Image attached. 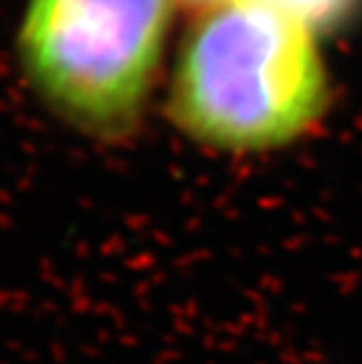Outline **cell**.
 Wrapping results in <instances>:
<instances>
[{
	"mask_svg": "<svg viewBox=\"0 0 362 364\" xmlns=\"http://www.w3.org/2000/svg\"><path fill=\"white\" fill-rule=\"evenodd\" d=\"M176 0H28L21 73L50 113L95 141L139 129L163 68Z\"/></svg>",
	"mask_w": 362,
	"mask_h": 364,
	"instance_id": "cell-2",
	"label": "cell"
},
{
	"mask_svg": "<svg viewBox=\"0 0 362 364\" xmlns=\"http://www.w3.org/2000/svg\"><path fill=\"white\" fill-rule=\"evenodd\" d=\"M275 3L302 17L320 36L346 28L362 12V0H275Z\"/></svg>",
	"mask_w": 362,
	"mask_h": 364,
	"instance_id": "cell-3",
	"label": "cell"
},
{
	"mask_svg": "<svg viewBox=\"0 0 362 364\" xmlns=\"http://www.w3.org/2000/svg\"><path fill=\"white\" fill-rule=\"evenodd\" d=\"M320 33L275 0L198 12L167 85L172 127L203 151L257 158L325 127L334 82Z\"/></svg>",
	"mask_w": 362,
	"mask_h": 364,
	"instance_id": "cell-1",
	"label": "cell"
},
{
	"mask_svg": "<svg viewBox=\"0 0 362 364\" xmlns=\"http://www.w3.org/2000/svg\"><path fill=\"white\" fill-rule=\"evenodd\" d=\"M228 3H235V0H176V5L186 7L191 12H205V10H212V7H221V5H228Z\"/></svg>",
	"mask_w": 362,
	"mask_h": 364,
	"instance_id": "cell-4",
	"label": "cell"
}]
</instances>
